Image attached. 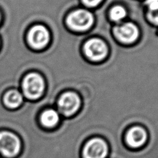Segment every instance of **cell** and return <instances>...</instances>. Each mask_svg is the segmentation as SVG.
Instances as JSON below:
<instances>
[{"mask_svg": "<svg viewBox=\"0 0 158 158\" xmlns=\"http://www.w3.org/2000/svg\"><path fill=\"white\" fill-rule=\"evenodd\" d=\"M21 89L24 97L31 101L40 99L45 90V80L43 76L36 72L24 75L21 81Z\"/></svg>", "mask_w": 158, "mask_h": 158, "instance_id": "6da1fadb", "label": "cell"}, {"mask_svg": "<svg viewBox=\"0 0 158 158\" xmlns=\"http://www.w3.org/2000/svg\"><path fill=\"white\" fill-rule=\"evenodd\" d=\"M94 15L85 9H77L70 12L64 19L66 27L73 31L85 32L94 24Z\"/></svg>", "mask_w": 158, "mask_h": 158, "instance_id": "7a4b0ae2", "label": "cell"}, {"mask_svg": "<svg viewBox=\"0 0 158 158\" xmlns=\"http://www.w3.org/2000/svg\"><path fill=\"white\" fill-rule=\"evenodd\" d=\"M22 151L20 138L9 130H0V155L4 158L17 157Z\"/></svg>", "mask_w": 158, "mask_h": 158, "instance_id": "3957f363", "label": "cell"}, {"mask_svg": "<svg viewBox=\"0 0 158 158\" xmlns=\"http://www.w3.org/2000/svg\"><path fill=\"white\" fill-rule=\"evenodd\" d=\"M50 31L43 24L31 26L26 33L25 36L27 45L35 51L45 49L50 43Z\"/></svg>", "mask_w": 158, "mask_h": 158, "instance_id": "277c9868", "label": "cell"}, {"mask_svg": "<svg viewBox=\"0 0 158 158\" xmlns=\"http://www.w3.org/2000/svg\"><path fill=\"white\" fill-rule=\"evenodd\" d=\"M81 105V98L75 91H65L59 97L57 106L60 112L66 117H70L77 113Z\"/></svg>", "mask_w": 158, "mask_h": 158, "instance_id": "5b68a950", "label": "cell"}, {"mask_svg": "<svg viewBox=\"0 0 158 158\" xmlns=\"http://www.w3.org/2000/svg\"><path fill=\"white\" fill-rule=\"evenodd\" d=\"M114 39L123 44H132L137 41L139 36V29L137 24L130 22L114 25L111 27Z\"/></svg>", "mask_w": 158, "mask_h": 158, "instance_id": "8992f818", "label": "cell"}, {"mask_svg": "<svg viewBox=\"0 0 158 158\" xmlns=\"http://www.w3.org/2000/svg\"><path fill=\"white\" fill-rule=\"evenodd\" d=\"M83 51L90 61L98 62L104 60L107 56L109 48L104 40L98 38H91L84 43Z\"/></svg>", "mask_w": 158, "mask_h": 158, "instance_id": "52a82bcc", "label": "cell"}, {"mask_svg": "<svg viewBox=\"0 0 158 158\" xmlns=\"http://www.w3.org/2000/svg\"><path fill=\"white\" fill-rule=\"evenodd\" d=\"M109 152L107 143L104 139L94 137L85 143L81 151L83 158H105Z\"/></svg>", "mask_w": 158, "mask_h": 158, "instance_id": "ba28073f", "label": "cell"}, {"mask_svg": "<svg viewBox=\"0 0 158 158\" xmlns=\"http://www.w3.org/2000/svg\"><path fill=\"white\" fill-rule=\"evenodd\" d=\"M148 135L146 130L139 125H135L126 131L125 142L130 148L133 149L140 148L146 142Z\"/></svg>", "mask_w": 158, "mask_h": 158, "instance_id": "9c48e42d", "label": "cell"}, {"mask_svg": "<svg viewBox=\"0 0 158 158\" xmlns=\"http://www.w3.org/2000/svg\"><path fill=\"white\" fill-rule=\"evenodd\" d=\"M2 104L9 110H16L20 108L24 102V98L20 91L11 89L4 93L2 96Z\"/></svg>", "mask_w": 158, "mask_h": 158, "instance_id": "30bf717a", "label": "cell"}, {"mask_svg": "<svg viewBox=\"0 0 158 158\" xmlns=\"http://www.w3.org/2000/svg\"><path fill=\"white\" fill-rule=\"evenodd\" d=\"M60 121L59 114L52 108L43 111L40 116V123L45 128H53Z\"/></svg>", "mask_w": 158, "mask_h": 158, "instance_id": "8fae6325", "label": "cell"}, {"mask_svg": "<svg viewBox=\"0 0 158 158\" xmlns=\"http://www.w3.org/2000/svg\"><path fill=\"white\" fill-rule=\"evenodd\" d=\"M127 15V10L123 6L117 5L113 6L109 10L108 18L109 20H111L114 23H119L123 20Z\"/></svg>", "mask_w": 158, "mask_h": 158, "instance_id": "7c38bea8", "label": "cell"}, {"mask_svg": "<svg viewBox=\"0 0 158 158\" xmlns=\"http://www.w3.org/2000/svg\"><path fill=\"white\" fill-rule=\"evenodd\" d=\"M146 17L151 24L158 26V9L148 10Z\"/></svg>", "mask_w": 158, "mask_h": 158, "instance_id": "4fadbf2b", "label": "cell"}, {"mask_svg": "<svg viewBox=\"0 0 158 158\" xmlns=\"http://www.w3.org/2000/svg\"><path fill=\"white\" fill-rule=\"evenodd\" d=\"M81 1L85 6L90 8H94L99 5L102 0H81Z\"/></svg>", "mask_w": 158, "mask_h": 158, "instance_id": "5bb4252c", "label": "cell"}, {"mask_svg": "<svg viewBox=\"0 0 158 158\" xmlns=\"http://www.w3.org/2000/svg\"><path fill=\"white\" fill-rule=\"evenodd\" d=\"M2 15L1 12H0V24L2 23Z\"/></svg>", "mask_w": 158, "mask_h": 158, "instance_id": "9a60e30c", "label": "cell"}, {"mask_svg": "<svg viewBox=\"0 0 158 158\" xmlns=\"http://www.w3.org/2000/svg\"><path fill=\"white\" fill-rule=\"evenodd\" d=\"M0 46H1V40H0Z\"/></svg>", "mask_w": 158, "mask_h": 158, "instance_id": "2e32d148", "label": "cell"}]
</instances>
